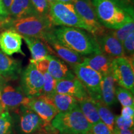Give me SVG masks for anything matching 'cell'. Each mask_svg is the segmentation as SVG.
I'll return each instance as SVG.
<instances>
[{"label": "cell", "instance_id": "cell-32", "mask_svg": "<svg viewBox=\"0 0 134 134\" xmlns=\"http://www.w3.org/2000/svg\"><path fill=\"white\" fill-rule=\"evenodd\" d=\"M124 51L125 56L133 57L134 54V32H132L123 41Z\"/></svg>", "mask_w": 134, "mask_h": 134}, {"label": "cell", "instance_id": "cell-29", "mask_svg": "<svg viewBox=\"0 0 134 134\" xmlns=\"http://www.w3.org/2000/svg\"><path fill=\"white\" fill-rule=\"evenodd\" d=\"M43 75L44 82H43L42 94L48 96H52L56 93L57 80L54 79L48 73V71L43 73Z\"/></svg>", "mask_w": 134, "mask_h": 134}, {"label": "cell", "instance_id": "cell-38", "mask_svg": "<svg viewBox=\"0 0 134 134\" xmlns=\"http://www.w3.org/2000/svg\"><path fill=\"white\" fill-rule=\"evenodd\" d=\"M9 18V13L5 8L2 0H0V23L7 21Z\"/></svg>", "mask_w": 134, "mask_h": 134}, {"label": "cell", "instance_id": "cell-4", "mask_svg": "<svg viewBox=\"0 0 134 134\" xmlns=\"http://www.w3.org/2000/svg\"><path fill=\"white\" fill-rule=\"evenodd\" d=\"M51 124L59 134H87L91 127L78 104L68 111L58 113Z\"/></svg>", "mask_w": 134, "mask_h": 134}, {"label": "cell", "instance_id": "cell-2", "mask_svg": "<svg viewBox=\"0 0 134 134\" xmlns=\"http://www.w3.org/2000/svg\"><path fill=\"white\" fill-rule=\"evenodd\" d=\"M12 29L22 36L43 40L47 35L53 31L54 25L48 16L36 15L20 19H11L0 23V27Z\"/></svg>", "mask_w": 134, "mask_h": 134}, {"label": "cell", "instance_id": "cell-31", "mask_svg": "<svg viewBox=\"0 0 134 134\" xmlns=\"http://www.w3.org/2000/svg\"><path fill=\"white\" fill-rule=\"evenodd\" d=\"M37 13L41 16H48L50 4L47 0H31Z\"/></svg>", "mask_w": 134, "mask_h": 134}, {"label": "cell", "instance_id": "cell-39", "mask_svg": "<svg viewBox=\"0 0 134 134\" xmlns=\"http://www.w3.org/2000/svg\"><path fill=\"white\" fill-rule=\"evenodd\" d=\"M3 2V4H4L5 8H6V9L7 11H8V13H9V8L11 7V5L12 4L13 0H2Z\"/></svg>", "mask_w": 134, "mask_h": 134}, {"label": "cell", "instance_id": "cell-22", "mask_svg": "<svg viewBox=\"0 0 134 134\" xmlns=\"http://www.w3.org/2000/svg\"><path fill=\"white\" fill-rule=\"evenodd\" d=\"M48 72L57 81L72 79L76 76L63 61L52 55H49Z\"/></svg>", "mask_w": 134, "mask_h": 134}, {"label": "cell", "instance_id": "cell-12", "mask_svg": "<svg viewBox=\"0 0 134 134\" xmlns=\"http://www.w3.org/2000/svg\"><path fill=\"white\" fill-rule=\"evenodd\" d=\"M43 41L53 48L55 54L71 66L83 63L84 57L62 44L55 37L53 31L47 35Z\"/></svg>", "mask_w": 134, "mask_h": 134}, {"label": "cell", "instance_id": "cell-17", "mask_svg": "<svg viewBox=\"0 0 134 134\" xmlns=\"http://www.w3.org/2000/svg\"><path fill=\"white\" fill-rule=\"evenodd\" d=\"M113 60L102 52L94 53L84 57L82 63L98 72L103 76L112 73Z\"/></svg>", "mask_w": 134, "mask_h": 134}, {"label": "cell", "instance_id": "cell-5", "mask_svg": "<svg viewBox=\"0 0 134 134\" xmlns=\"http://www.w3.org/2000/svg\"><path fill=\"white\" fill-rule=\"evenodd\" d=\"M48 18L54 26H61L83 29L90 32L88 26L75 11L72 3L55 1L50 5Z\"/></svg>", "mask_w": 134, "mask_h": 134}, {"label": "cell", "instance_id": "cell-27", "mask_svg": "<svg viewBox=\"0 0 134 134\" xmlns=\"http://www.w3.org/2000/svg\"><path fill=\"white\" fill-rule=\"evenodd\" d=\"M115 96L117 100L121 104L122 107L129 106L133 108V93L130 90L120 86L115 87Z\"/></svg>", "mask_w": 134, "mask_h": 134}, {"label": "cell", "instance_id": "cell-26", "mask_svg": "<svg viewBox=\"0 0 134 134\" xmlns=\"http://www.w3.org/2000/svg\"><path fill=\"white\" fill-rule=\"evenodd\" d=\"M14 127V119L9 111L0 113V134H13Z\"/></svg>", "mask_w": 134, "mask_h": 134}, {"label": "cell", "instance_id": "cell-33", "mask_svg": "<svg viewBox=\"0 0 134 134\" xmlns=\"http://www.w3.org/2000/svg\"><path fill=\"white\" fill-rule=\"evenodd\" d=\"M87 134H113L109 129L102 121L92 125L90 131Z\"/></svg>", "mask_w": 134, "mask_h": 134}, {"label": "cell", "instance_id": "cell-19", "mask_svg": "<svg viewBox=\"0 0 134 134\" xmlns=\"http://www.w3.org/2000/svg\"><path fill=\"white\" fill-rule=\"evenodd\" d=\"M31 55V60H38L55 53L48 43L40 38L23 36Z\"/></svg>", "mask_w": 134, "mask_h": 134}, {"label": "cell", "instance_id": "cell-7", "mask_svg": "<svg viewBox=\"0 0 134 134\" xmlns=\"http://www.w3.org/2000/svg\"><path fill=\"white\" fill-rule=\"evenodd\" d=\"M112 73L119 86L133 93V57L124 56L114 58L112 62Z\"/></svg>", "mask_w": 134, "mask_h": 134}, {"label": "cell", "instance_id": "cell-9", "mask_svg": "<svg viewBox=\"0 0 134 134\" xmlns=\"http://www.w3.org/2000/svg\"><path fill=\"white\" fill-rule=\"evenodd\" d=\"M43 75L37 69L32 62L21 73V88L27 96L30 98H37L42 94Z\"/></svg>", "mask_w": 134, "mask_h": 134}, {"label": "cell", "instance_id": "cell-40", "mask_svg": "<svg viewBox=\"0 0 134 134\" xmlns=\"http://www.w3.org/2000/svg\"><path fill=\"white\" fill-rule=\"evenodd\" d=\"M5 84H6V80L2 76H0V90H1V88L4 86Z\"/></svg>", "mask_w": 134, "mask_h": 134}, {"label": "cell", "instance_id": "cell-18", "mask_svg": "<svg viewBox=\"0 0 134 134\" xmlns=\"http://www.w3.org/2000/svg\"><path fill=\"white\" fill-rule=\"evenodd\" d=\"M27 106L35 112L47 123H51L52 120L58 113L57 109L53 105L38 97L31 98Z\"/></svg>", "mask_w": 134, "mask_h": 134}, {"label": "cell", "instance_id": "cell-28", "mask_svg": "<svg viewBox=\"0 0 134 134\" xmlns=\"http://www.w3.org/2000/svg\"><path fill=\"white\" fill-rule=\"evenodd\" d=\"M134 32V22L132 21L129 22L122 26L121 27L111 32V34L122 43L123 41L128 37L130 34Z\"/></svg>", "mask_w": 134, "mask_h": 134}, {"label": "cell", "instance_id": "cell-23", "mask_svg": "<svg viewBox=\"0 0 134 134\" xmlns=\"http://www.w3.org/2000/svg\"><path fill=\"white\" fill-rule=\"evenodd\" d=\"M9 13L11 19H20L38 15L31 0H13Z\"/></svg>", "mask_w": 134, "mask_h": 134}, {"label": "cell", "instance_id": "cell-11", "mask_svg": "<svg viewBox=\"0 0 134 134\" xmlns=\"http://www.w3.org/2000/svg\"><path fill=\"white\" fill-rule=\"evenodd\" d=\"M31 99L25 94L21 87L5 84L0 90V100L4 110L13 112L21 105H27Z\"/></svg>", "mask_w": 134, "mask_h": 134}, {"label": "cell", "instance_id": "cell-42", "mask_svg": "<svg viewBox=\"0 0 134 134\" xmlns=\"http://www.w3.org/2000/svg\"><path fill=\"white\" fill-rule=\"evenodd\" d=\"M4 110V109L3 108V105L2 104V103H1V100H0V113H3Z\"/></svg>", "mask_w": 134, "mask_h": 134}, {"label": "cell", "instance_id": "cell-10", "mask_svg": "<svg viewBox=\"0 0 134 134\" xmlns=\"http://www.w3.org/2000/svg\"><path fill=\"white\" fill-rule=\"evenodd\" d=\"M75 11L88 26L90 32L95 37L106 33V29L99 22L91 0H75Z\"/></svg>", "mask_w": 134, "mask_h": 134}, {"label": "cell", "instance_id": "cell-16", "mask_svg": "<svg viewBox=\"0 0 134 134\" xmlns=\"http://www.w3.org/2000/svg\"><path fill=\"white\" fill-rule=\"evenodd\" d=\"M22 72L21 62L0 50V76L6 80H16Z\"/></svg>", "mask_w": 134, "mask_h": 134}, {"label": "cell", "instance_id": "cell-13", "mask_svg": "<svg viewBox=\"0 0 134 134\" xmlns=\"http://www.w3.org/2000/svg\"><path fill=\"white\" fill-rule=\"evenodd\" d=\"M23 36L12 29H6L0 33V50L8 56L14 53L26 56L22 50Z\"/></svg>", "mask_w": 134, "mask_h": 134}, {"label": "cell", "instance_id": "cell-3", "mask_svg": "<svg viewBox=\"0 0 134 134\" xmlns=\"http://www.w3.org/2000/svg\"><path fill=\"white\" fill-rule=\"evenodd\" d=\"M100 24L110 29H117L133 21V17L111 0H91Z\"/></svg>", "mask_w": 134, "mask_h": 134}, {"label": "cell", "instance_id": "cell-8", "mask_svg": "<svg viewBox=\"0 0 134 134\" xmlns=\"http://www.w3.org/2000/svg\"><path fill=\"white\" fill-rule=\"evenodd\" d=\"M73 72L86 90L89 96L100 100V83L103 76L91 68L80 63L73 66Z\"/></svg>", "mask_w": 134, "mask_h": 134}, {"label": "cell", "instance_id": "cell-14", "mask_svg": "<svg viewBox=\"0 0 134 134\" xmlns=\"http://www.w3.org/2000/svg\"><path fill=\"white\" fill-rule=\"evenodd\" d=\"M56 93L72 96L77 100L89 96L86 90L76 76L72 79L57 81Z\"/></svg>", "mask_w": 134, "mask_h": 134}, {"label": "cell", "instance_id": "cell-1", "mask_svg": "<svg viewBox=\"0 0 134 134\" xmlns=\"http://www.w3.org/2000/svg\"><path fill=\"white\" fill-rule=\"evenodd\" d=\"M53 32L62 44L81 56L101 52L96 38L79 28L61 26Z\"/></svg>", "mask_w": 134, "mask_h": 134}, {"label": "cell", "instance_id": "cell-41", "mask_svg": "<svg viewBox=\"0 0 134 134\" xmlns=\"http://www.w3.org/2000/svg\"><path fill=\"white\" fill-rule=\"evenodd\" d=\"M75 0H57V1L60 3H72L73 4V1Z\"/></svg>", "mask_w": 134, "mask_h": 134}, {"label": "cell", "instance_id": "cell-25", "mask_svg": "<svg viewBox=\"0 0 134 134\" xmlns=\"http://www.w3.org/2000/svg\"><path fill=\"white\" fill-rule=\"evenodd\" d=\"M94 103L100 121L103 122L113 133L114 128L115 115L112 113L109 107L107 106L100 100H94Z\"/></svg>", "mask_w": 134, "mask_h": 134}, {"label": "cell", "instance_id": "cell-43", "mask_svg": "<svg viewBox=\"0 0 134 134\" xmlns=\"http://www.w3.org/2000/svg\"><path fill=\"white\" fill-rule=\"evenodd\" d=\"M47 1H48V3H49V4L50 5V4H52V3H55V1H57V0H47Z\"/></svg>", "mask_w": 134, "mask_h": 134}, {"label": "cell", "instance_id": "cell-24", "mask_svg": "<svg viewBox=\"0 0 134 134\" xmlns=\"http://www.w3.org/2000/svg\"><path fill=\"white\" fill-rule=\"evenodd\" d=\"M78 102L80 110L90 124L92 125L100 121L93 99L88 96L78 100Z\"/></svg>", "mask_w": 134, "mask_h": 134}, {"label": "cell", "instance_id": "cell-21", "mask_svg": "<svg viewBox=\"0 0 134 134\" xmlns=\"http://www.w3.org/2000/svg\"><path fill=\"white\" fill-rule=\"evenodd\" d=\"M115 82L113 73L103 76L100 83L101 101L107 106L112 107L117 103L115 96Z\"/></svg>", "mask_w": 134, "mask_h": 134}, {"label": "cell", "instance_id": "cell-34", "mask_svg": "<svg viewBox=\"0 0 134 134\" xmlns=\"http://www.w3.org/2000/svg\"><path fill=\"white\" fill-rule=\"evenodd\" d=\"M49 55L38 60H32L31 59L30 62H32L36 66L37 69L43 74L45 72L48 71V67L49 65Z\"/></svg>", "mask_w": 134, "mask_h": 134}, {"label": "cell", "instance_id": "cell-37", "mask_svg": "<svg viewBox=\"0 0 134 134\" xmlns=\"http://www.w3.org/2000/svg\"><path fill=\"white\" fill-rule=\"evenodd\" d=\"M31 134H59V133L57 130L52 126L51 123H48L42 130Z\"/></svg>", "mask_w": 134, "mask_h": 134}, {"label": "cell", "instance_id": "cell-36", "mask_svg": "<svg viewBox=\"0 0 134 134\" xmlns=\"http://www.w3.org/2000/svg\"><path fill=\"white\" fill-rule=\"evenodd\" d=\"M121 116L127 120L134 119L133 108L129 106L122 107L121 110Z\"/></svg>", "mask_w": 134, "mask_h": 134}, {"label": "cell", "instance_id": "cell-15", "mask_svg": "<svg viewBox=\"0 0 134 134\" xmlns=\"http://www.w3.org/2000/svg\"><path fill=\"white\" fill-rule=\"evenodd\" d=\"M101 52L110 58H116L125 56L122 43L111 34H104L96 37Z\"/></svg>", "mask_w": 134, "mask_h": 134}, {"label": "cell", "instance_id": "cell-35", "mask_svg": "<svg viewBox=\"0 0 134 134\" xmlns=\"http://www.w3.org/2000/svg\"><path fill=\"white\" fill-rule=\"evenodd\" d=\"M111 1L121 7L122 9L125 10L130 16L133 17V0H111Z\"/></svg>", "mask_w": 134, "mask_h": 134}, {"label": "cell", "instance_id": "cell-6", "mask_svg": "<svg viewBox=\"0 0 134 134\" xmlns=\"http://www.w3.org/2000/svg\"><path fill=\"white\" fill-rule=\"evenodd\" d=\"M14 130L17 134H31L42 130L48 123L44 122L27 105H21L13 111Z\"/></svg>", "mask_w": 134, "mask_h": 134}, {"label": "cell", "instance_id": "cell-30", "mask_svg": "<svg viewBox=\"0 0 134 134\" xmlns=\"http://www.w3.org/2000/svg\"><path fill=\"white\" fill-rule=\"evenodd\" d=\"M133 125L134 119H125L121 115L115 116L114 128V129H133Z\"/></svg>", "mask_w": 134, "mask_h": 134}, {"label": "cell", "instance_id": "cell-20", "mask_svg": "<svg viewBox=\"0 0 134 134\" xmlns=\"http://www.w3.org/2000/svg\"><path fill=\"white\" fill-rule=\"evenodd\" d=\"M38 98L53 105L58 113L68 111L78 104V100L73 97L57 93L50 96L42 94Z\"/></svg>", "mask_w": 134, "mask_h": 134}]
</instances>
